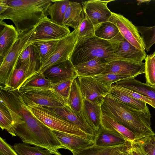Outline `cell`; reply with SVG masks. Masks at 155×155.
Instances as JSON below:
<instances>
[{"label": "cell", "instance_id": "cell-1", "mask_svg": "<svg viewBox=\"0 0 155 155\" xmlns=\"http://www.w3.org/2000/svg\"><path fill=\"white\" fill-rule=\"evenodd\" d=\"M102 114L108 116L133 132L139 141L155 136L151 127L148 107L139 110L108 97L101 105Z\"/></svg>", "mask_w": 155, "mask_h": 155}, {"label": "cell", "instance_id": "cell-2", "mask_svg": "<svg viewBox=\"0 0 155 155\" xmlns=\"http://www.w3.org/2000/svg\"><path fill=\"white\" fill-rule=\"evenodd\" d=\"M51 0H8V8L0 15V21L13 22L18 33L29 31L48 15Z\"/></svg>", "mask_w": 155, "mask_h": 155}, {"label": "cell", "instance_id": "cell-3", "mask_svg": "<svg viewBox=\"0 0 155 155\" xmlns=\"http://www.w3.org/2000/svg\"><path fill=\"white\" fill-rule=\"evenodd\" d=\"M95 58L104 59L107 63L114 61L121 60L114 53L110 42L95 35L75 46L70 60L75 67L78 64Z\"/></svg>", "mask_w": 155, "mask_h": 155}, {"label": "cell", "instance_id": "cell-4", "mask_svg": "<svg viewBox=\"0 0 155 155\" xmlns=\"http://www.w3.org/2000/svg\"><path fill=\"white\" fill-rule=\"evenodd\" d=\"M26 104L32 114L51 130L94 141V137L86 133L78 127L54 113L47 107L34 103Z\"/></svg>", "mask_w": 155, "mask_h": 155}, {"label": "cell", "instance_id": "cell-5", "mask_svg": "<svg viewBox=\"0 0 155 155\" xmlns=\"http://www.w3.org/2000/svg\"><path fill=\"white\" fill-rule=\"evenodd\" d=\"M34 29L18 34L11 48L0 63V83L4 85L16 67L19 58L23 51L31 44L30 38Z\"/></svg>", "mask_w": 155, "mask_h": 155}, {"label": "cell", "instance_id": "cell-6", "mask_svg": "<svg viewBox=\"0 0 155 155\" xmlns=\"http://www.w3.org/2000/svg\"><path fill=\"white\" fill-rule=\"evenodd\" d=\"M78 32V28L74 29L70 34L59 39L52 55L40 67L38 71L43 73L50 67L70 59L77 43Z\"/></svg>", "mask_w": 155, "mask_h": 155}, {"label": "cell", "instance_id": "cell-7", "mask_svg": "<svg viewBox=\"0 0 155 155\" xmlns=\"http://www.w3.org/2000/svg\"><path fill=\"white\" fill-rule=\"evenodd\" d=\"M19 92L26 103H34L47 107L68 105V100L61 97L53 89L31 90Z\"/></svg>", "mask_w": 155, "mask_h": 155}, {"label": "cell", "instance_id": "cell-8", "mask_svg": "<svg viewBox=\"0 0 155 155\" xmlns=\"http://www.w3.org/2000/svg\"><path fill=\"white\" fill-rule=\"evenodd\" d=\"M76 79L84 99L101 106L110 88L93 77L78 76Z\"/></svg>", "mask_w": 155, "mask_h": 155}, {"label": "cell", "instance_id": "cell-9", "mask_svg": "<svg viewBox=\"0 0 155 155\" xmlns=\"http://www.w3.org/2000/svg\"><path fill=\"white\" fill-rule=\"evenodd\" d=\"M70 33L67 26L58 25L47 16L41 19L34 27L30 41L60 39Z\"/></svg>", "mask_w": 155, "mask_h": 155}, {"label": "cell", "instance_id": "cell-10", "mask_svg": "<svg viewBox=\"0 0 155 155\" xmlns=\"http://www.w3.org/2000/svg\"><path fill=\"white\" fill-rule=\"evenodd\" d=\"M108 21L114 24L124 38L129 43L140 50L145 48L137 26L122 15L112 12Z\"/></svg>", "mask_w": 155, "mask_h": 155}, {"label": "cell", "instance_id": "cell-11", "mask_svg": "<svg viewBox=\"0 0 155 155\" xmlns=\"http://www.w3.org/2000/svg\"><path fill=\"white\" fill-rule=\"evenodd\" d=\"M115 0H89L82 2L83 11L94 28L101 24L108 21L112 12L107 4Z\"/></svg>", "mask_w": 155, "mask_h": 155}, {"label": "cell", "instance_id": "cell-12", "mask_svg": "<svg viewBox=\"0 0 155 155\" xmlns=\"http://www.w3.org/2000/svg\"><path fill=\"white\" fill-rule=\"evenodd\" d=\"M39 67L38 62L34 60H29L17 64L4 87L13 91H18L26 80L37 71Z\"/></svg>", "mask_w": 155, "mask_h": 155}, {"label": "cell", "instance_id": "cell-13", "mask_svg": "<svg viewBox=\"0 0 155 155\" xmlns=\"http://www.w3.org/2000/svg\"><path fill=\"white\" fill-rule=\"evenodd\" d=\"M145 63L122 60L112 61L107 63L101 74H115L127 75L135 78L145 73Z\"/></svg>", "mask_w": 155, "mask_h": 155}, {"label": "cell", "instance_id": "cell-14", "mask_svg": "<svg viewBox=\"0 0 155 155\" xmlns=\"http://www.w3.org/2000/svg\"><path fill=\"white\" fill-rule=\"evenodd\" d=\"M47 108L54 113L78 127L86 133L95 137L96 136V132L88 124L83 114L76 112L69 105Z\"/></svg>", "mask_w": 155, "mask_h": 155}, {"label": "cell", "instance_id": "cell-15", "mask_svg": "<svg viewBox=\"0 0 155 155\" xmlns=\"http://www.w3.org/2000/svg\"><path fill=\"white\" fill-rule=\"evenodd\" d=\"M43 73L53 83L78 77L74 67L70 59L54 65Z\"/></svg>", "mask_w": 155, "mask_h": 155}, {"label": "cell", "instance_id": "cell-16", "mask_svg": "<svg viewBox=\"0 0 155 155\" xmlns=\"http://www.w3.org/2000/svg\"><path fill=\"white\" fill-rule=\"evenodd\" d=\"M114 52L121 60L136 62H143L147 56L145 51L137 48L125 39L114 50Z\"/></svg>", "mask_w": 155, "mask_h": 155}, {"label": "cell", "instance_id": "cell-17", "mask_svg": "<svg viewBox=\"0 0 155 155\" xmlns=\"http://www.w3.org/2000/svg\"><path fill=\"white\" fill-rule=\"evenodd\" d=\"M52 130L62 146L72 153L95 144L94 141L58 131Z\"/></svg>", "mask_w": 155, "mask_h": 155}, {"label": "cell", "instance_id": "cell-18", "mask_svg": "<svg viewBox=\"0 0 155 155\" xmlns=\"http://www.w3.org/2000/svg\"><path fill=\"white\" fill-rule=\"evenodd\" d=\"M94 35L109 41L113 48L118 46L124 39L117 27L109 21L103 23L95 28Z\"/></svg>", "mask_w": 155, "mask_h": 155}, {"label": "cell", "instance_id": "cell-19", "mask_svg": "<svg viewBox=\"0 0 155 155\" xmlns=\"http://www.w3.org/2000/svg\"><path fill=\"white\" fill-rule=\"evenodd\" d=\"M0 25L4 27L0 33V63L6 56L16 41L18 33L12 25H8L0 21Z\"/></svg>", "mask_w": 155, "mask_h": 155}, {"label": "cell", "instance_id": "cell-20", "mask_svg": "<svg viewBox=\"0 0 155 155\" xmlns=\"http://www.w3.org/2000/svg\"><path fill=\"white\" fill-rule=\"evenodd\" d=\"M94 142L95 145L102 147H111L126 143L128 141L118 133L106 129L101 126L96 132Z\"/></svg>", "mask_w": 155, "mask_h": 155}, {"label": "cell", "instance_id": "cell-21", "mask_svg": "<svg viewBox=\"0 0 155 155\" xmlns=\"http://www.w3.org/2000/svg\"><path fill=\"white\" fill-rule=\"evenodd\" d=\"M107 62L102 58H95L77 64L75 69L78 76L94 77L101 74L105 70Z\"/></svg>", "mask_w": 155, "mask_h": 155}, {"label": "cell", "instance_id": "cell-22", "mask_svg": "<svg viewBox=\"0 0 155 155\" xmlns=\"http://www.w3.org/2000/svg\"><path fill=\"white\" fill-rule=\"evenodd\" d=\"M82 114L88 124L97 131L101 126V106L84 99Z\"/></svg>", "mask_w": 155, "mask_h": 155}, {"label": "cell", "instance_id": "cell-23", "mask_svg": "<svg viewBox=\"0 0 155 155\" xmlns=\"http://www.w3.org/2000/svg\"><path fill=\"white\" fill-rule=\"evenodd\" d=\"M59 40H36L31 42V45L33 47L40 67L46 62L52 55Z\"/></svg>", "mask_w": 155, "mask_h": 155}, {"label": "cell", "instance_id": "cell-24", "mask_svg": "<svg viewBox=\"0 0 155 155\" xmlns=\"http://www.w3.org/2000/svg\"><path fill=\"white\" fill-rule=\"evenodd\" d=\"M146 97L155 104V87L131 78L119 81L114 84Z\"/></svg>", "mask_w": 155, "mask_h": 155}, {"label": "cell", "instance_id": "cell-25", "mask_svg": "<svg viewBox=\"0 0 155 155\" xmlns=\"http://www.w3.org/2000/svg\"><path fill=\"white\" fill-rule=\"evenodd\" d=\"M131 142L117 146L102 147L95 144L87 148L73 151V155H118L126 151Z\"/></svg>", "mask_w": 155, "mask_h": 155}, {"label": "cell", "instance_id": "cell-26", "mask_svg": "<svg viewBox=\"0 0 155 155\" xmlns=\"http://www.w3.org/2000/svg\"><path fill=\"white\" fill-rule=\"evenodd\" d=\"M53 83L46 78L43 73L38 71L21 85L19 92L31 90H45L52 89Z\"/></svg>", "mask_w": 155, "mask_h": 155}, {"label": "cell", "instance_id": "cell-27", "mask_svg": "<svg viewBox=\"0 0 155 155\" xmlns=\"http://www.w3.org/2000/svg\"><path fill=\"white\" fill-rule=\"evenodd\" d=\"M84 15L80 3L70 1L64 15L63 25L74 29H78Z\"/></svg>", "mask_w": 155, "mask_h": 155}, {"label": "cell", "instance_id": "cell-28", "mask_svg": "<svg viewBox=\"0 0 155 155\" xmlns=\"http://www.w3.org/2000/svg\"><path fill=\"white\" fill-rule=\"evenodd\" d=\"M101 126L118 133L128 141L133 142L139 141L137 136L133 132L108 116L102 114Z\"/></svg>", "mask_w": 155, "mask_h": 155}, {"label": "cell", "instance_id": "cell-29", "mask_svg": "<svg viewBox=\"0 0 155 155\" xmlns=\"http://www.w3.org/2000/svg\"><path fill=\"white\" fill-rule=\"evenodd\" d=\"M53 4L49 7L48 15L53 22L62 25L64 15L69 4V0H51Z\"/></svg>", "mask_w": 155, "mask_h": 155}, {"label": "cell", "instance_id": "cell-30", "mask_svg": "<svg viewBox=\"0 0 155 155\" xmlns=\"http://www.w3.org/2000/svg\"><path fill=\"white\" fill-rule=\"evenodd\" d=\"M106 96L138 110H143L148 107L144 102L133 98L112 87Z\"/></svg>", "mask_w": 155, "mask_h": 155}, {"label": "cell", "instance_id": "cell-31", "mask_svg": "<svg viewBox=\"0 0 155 155\" xmlns=\"http://www.w3.org/2000/svg\"><path fill=\"white\" fill-rule=\"evenodd\" d=\"M76 78L72 82L68 99V103L72 110L81 115L84 98Z\"/></svg>", "mask_w": 155, "mask_h": 155}, {"label": "cell", "instance_id": "cell-32", "mask_svg": "<svg viewBox=\"0 0 155 155\" xmlns=\"http://www.w3.org/2000/svg\"><path fill=\"white\" fill-rule=\"evenodd\" d=\"M94 31L93 24L84 14L78 28L77 41L75 46L94 36Z\"/></svg>", "mask_w": 155, "mask_h": 155}, {"label": "cell", "instance_id": "cell-33", "mask_svg": "<svg viewBox=\"0 0 155 155\" xmlns=\"http://www.w3.org/2000/svg\"><path fill=\"white\" fill-rule=\"evenodd\" d=\"M0 127L12 137H16L14 122L11 115L4 102L0 100Z\"/></svg>", "mask_w": 155, "mask_h": 155}, {"label": "cell", "instance_id": "cell-34", "mask_svg": "<svg viewBox=\"0 0 155 155\" xmlns=\"http://www.w3.org/2000/svg\"><path fill=\"white\" fill-rule=\"evenodd\" d=\"M13 147L18 155H54L47 149L23 143H15Z\"/></svg>", "mask_w": 155, "mask_h": 155}, {"label": "cell", "instance_id": "cell-35", "mask_svg": "<svg viewBox=\"0 0 155 155\" xmlns=\"http://www.w3.org/2000/svg\"><path fill=\"white\" fill-rule=\"evenodd\" d=\"M145 46L148 52L155 44V25L153 26H137Z\"/></svg>", "mask_w": 155, "mask_h": 155}, {"label": "cell", "instance_id": "cell-36", "mask_svg": "<svg viewBox=\"0 0 155 155\" xmlns=\"http://www.w3.org/2000/svg\"><path fill=\"white\" fill-rule=\"evenodd\" d=\"M93 77L98 81L110 88L113 84L119 81L133 78L128 75L112 73L100 74Z\"/></svg>", "mask_w": 155, "mask_h": 155}, {"label": "cell", "instance_id": "cell-37", "mask_svg": "<svg viewBox=\"0 0 155 155\" xmlns=\"http://www.w3.org/2000/svg\"><path fill=\"white\" fill-rule=\"evenodd\" d=\"M77 78H71L53 83L52 88L61 97L68 101L72 82Z\"/></svg>", "mask_w": 155, "mask_h": 155}, {"label": "cell", "instance_id": "cell-38", "mask_svg": "<svg viewBox=\"0 0 155 155\" xmlns=\"http://www.w3.org/2000/svg\"><path fill=\"white\" fill-rule=\"evenodd\" d=\"M145 63L146 83L155 87V61L151 54L147 55Z\"/></svg>", "mask_w": 155, "mask_h": 155}, {"label": "cell", "instance_id": "cell-39", "mask_svg": "<svg viewBox=\"0 0 155 155\" xmlns=\"http://www.w3.org/2000/svg\"><path fill=\"white\" fill-rule=\"evenodd\" d=\"M111 87L137 100L144 102L155 109V104L149 98L120 86L113 84Z\"/></svg>", "mask_w": 155, "mask_h": 155}, {"label": "cell", "instance_id": "cell-40", "mask_svg": "<svg viewBox=\"0 0 155 155\" xmlns=\"http://www.w3.org/2000/svg\"><path fill=\"white\" fill-rule=\"evenodd\" d=\"M148 155H155V137L153 136L139 141Z\"/></svg>", "mask_w": 155, "mask_h": 155}, {"label": "cell", "instance_id": "cell-41", "mask_svg": "<svg viewBox=\"0 0 155 155\" xmlns=\"http://www.w3.org/2000/svg\"><path fill=\"white\" fill-rule=\"evenodd\" d=\"M29 60H36L38 62L33 47L31 44L28 46L22 52L19 58L17 64L25 62Z\"/></svg>", "mask_w": 155, "mask_h": 155}, {"label": "cell", "instance_id": "cell-42", "mask_svg": "<svg viewBox=\"0 0 155 155\" xmlns=\"http://www.w3.org/2000/svg\"><path fill=\"white\" fill-rule=\"evenodd\" d=\"M125 153L126 155H148L143 149L139 141L131 142Z\"/></svg>", "mask_w": 155, "mask_h": 155}, {"label": "cell", "instance_id": "cell-43", "mask_svg": "<svg viewBox=\"0 0 155 155\" xmlns=\"http://www.w3.org/2000/svg\"><path fill=\"white\" fill-rule=\"evenodd\" d=\"M0 155H18L13 147L0 137Z\"/></svg>", "mask_w": 155, "mask_h": 155}, {"label": "cell", "instance_id": "cell-44", "mask_svg": "<svg viewBox=\"0 0 155 155\" xmlns=\"http://www.w3.org/2000/svg\"><path fill=\"white\" fill-rule=\"evenodd\" d=\"M8 7V0H0V15L4 12Z\"/></svg>", "mask_w": 155, "mask_h": 155}, {"label": "cell", "instance_id": "cell-45", "mask_svg": "<svg viewBox=\"0 0 155 155\" xmlns=\"http://www.w3.org/2000/svg\"><path fill=\"white\" fill-rule=\"evenodd\" d=\"M151 0H137V5H139L142 4V3H146L147 4H148Z\"/></svg>", "mask_w": 155, "mask_h": 155}, {"label": "cell", "instance_id": "cell-46", "mask_svg": "<svg viewBox=\"0 0 155 155\" xmlns=\"http://www.w3.org/2000/svg\"><path fill=\"white\" fill-rule=\"evenodd\" d=\"M153 58L155 61V51L153 53L151 54Z\"/></svg>", "mask_w": 155, "mask_h": 155}, {"label": "cell", "instance_id": "cell-47", "mask_svg": "<svg viewBox=\"0 0 155 155\" xmlns=\"http://www.w3.org/2000/svg\"><path fill=\"white\" fill-rule=\"evenodd\" d=\"M118 155H126L125 153V151H124V152H123L119 154Z\"/></svg>", "mask_w": 155, "mask_h": 155}]
</instances>
